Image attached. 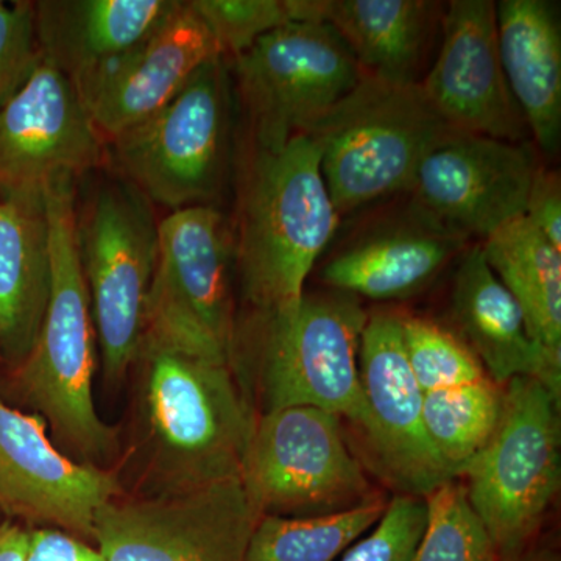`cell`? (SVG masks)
I'll list each match as a JSON object with an SVG mask.
<instances>
[{"label":"cell","mask_w":561,"mask_h":561,"mask_svg":"<svg viewBox=\"0 0 561 561\" xmlns=\"http://www.w3.org/2000/svg\"><path fill=\"white\" fill-rule=\"evenodd\" d=\"M31 531L20 524H0V561H25L28 552Z\"/></svg>","instance_id":"35"},{"label":"cell","mask_w":561,"mask_h":561,"mask_svg":"<svg viewBox=\"0 0 561 561\" xmlns=\"http://www.w3.org/2000/svg\"><path fill=\"white\" fill-rule=\"evenodd\" d=\"M435 5L426 0H289L291 22H327L348 46L362 76L394 83H419Z\"/></svg>","instance_id":"23"},{"label":"cell","mask_w":561,"mask_h":561,"mask_svg":"<svg viewBox=\"0 0 561 561\" xmlns=\"http://www.w3.org/2000/svg\"><path fill=\"white\" fill-rule=\"evenodd\" d=\"M421 83L362 76L306 133L319 150L320 171L339 216L411 192L421 161L456 133Z\"/></svg>","instance_id":"5"},{"label":"cell","mask_w":561,"mask_h":561,"mask_svg":"<svg viewBox=\"0 0 561 561\" xmlns=\"http://www.w3.org/2000/svg\"><path fill=\"white\" fill-rule=\"evenodd\" d=\"M50 286L46 192L0 195V360L16 368L31 353Z\"/></svg>","instance_id":"22"},{"label":"cell","mask_w":561,"mask_h":561,"mask_svg":"<svg viewBox=\"0 0 561 561\" xmlns=\"http://www.w3.org/2000/svg\"><path fill=\"white\" fill-rule=\"evenodd\" d=\"M43 61L33 2L0 3V108Z\"/></svg>","instance_id":"32"},{"label":"cell","mask_w":561,"mask_h":561,"mask_svg":"<svg viewBox=\"0 0 561 561\" xmlns=\"http://www.w3.org/2000/svg\"><path fill=\"white\" fill-rule=\"evenodd\" d=\"M368 313L345 291L305 294L273 309H249L236 321L230 365L254 381L261 413L317 408L367 420L359 378L360 335Z\"/></svg>","instance_id":"1"},{"label":"cell","mask_w":561,"mask_h":561,"mask_svg":"<svg viewBox=\"0 0 561 561\" xmlns=\"http://www.w3.org/2000/svg\"><path fill=\"white\" fill-rule=\"evenodd\" d=\"M339 213L306 135L279 150L254 147L239 191L234 271L249 309L300 300L305 283L337 230Z\"/></svg>","instance_id":"2"},{"label":"cell","mask_w":561,"mask_h":561,"mask_svg":"<svg viewBox=\"0 0 561 561\" xmlns=\"http://www.w3.org/2000/svg\"><path fill=\"white\" fill-rule=\"evenodd\" d=\"M559 405L537 379L505 383L496 431L460 476L501 561L526 551L559 494Z\"/></svg>","instance_id":"6"},{"label":"cell","mask_w":561,"mask_h":561,"mask_svg":"<svg viewBox=\"0 0 561 561\" xmlns=\"http://www.w3.org/2000/svg\"><path fill=\"white\" fill-rule=\"evenodd\" d=\"M405 356L423 393L489 378L472 351L435 321L401 316Z\"/></svg>","instance_id":"29"},{"label":"cell","mask_w":561,"mask_h":561,"mask_svg":"<svg viewBox=\"0 0 561 561\" xmlns=\"http://www.w3.org/2000/svg\"><path fill=\"white\" fill-rule=\"evenodd\" d=\"M140 357L158 494L241 478L257 415L231 365L150 343Z\"/></svg>","instance_id":"4"},{"label":"cell","mask_w":561,"mask_h":561,"mask_svg":"<svg viewBox=\"0 0 561 561\" xmlns=\"http://www.w3.org/2000/svg\"><path fill=\"white\" fill-rule=\"evenodd\" d=\"M524 217L561 250V184L559 172L538 165L527 197Z\"/></svg>","instance_id":"33"},{"label":"cell","mask_w":561,"mask_h":561,"mask_svg":"<svg viewBox=\"0 0 561 561\" xmlns=\"http://www.w3.org/2000/svg\"><path fill=\"white\" fill-rule=\"evenodd\" d=\"M117 493L113 472L69 459L47 437L43 416L0 398V511L92 540L95 513Z\"/></svg>","instance_id":"16"},{"label":"cell","mask_w":561,"mask_h":561,"mask_svg":"<svg viewBox=\"0 0 561 561\" xmlns=\"http://www.w3.org/2000/svg\"><path fill=\"white\" fill-rule=\"evenodd\" d=\"M426 518L424 497L398 494L378 524L350 546L339 561H412Z\"/></svg>","instance_id":"31"},{"label":"cell","mask_w":561,"mask_h":561,"mask_svg":"<svg viewBox=\"0 0 561 561\" xmlns=\"http://www.w3.org/2000/svg\"><path fill=\"white\" fill-rule=\"evenodd\" d=\"M191 7L219 44L236 58L256 41L291 22L289 0H192Z\"/></svg>","instance_id":"30"},{"label":"cell","mask_w":561,"mask_h":561,"mask_svg":"<svg viewBox=\"0 0 561 561\" xmlns=\"http://www.w3.org/2000/svg\"><path fill=\"white\" fill-rule=\"evenodd\" d=\"M424 500L426 527L412 561H501L461 479L442 483Z\"/></svg>","instance_id":"28"},{"label":"cell","mask_w":561,"mask_h":561,"mask_svg":"<svg viewBox=\"0 0 561 561\" xmlns=\"http://www.w3.org/2000/svg\"><path fill=\"white\" fill-rule=\"evenodd\" d=\"M0 3H2V0H0Z\"/></svg>","instance_id":"37"},{"label":"cell","mask_w":561,"mask_h":561,"mask_svg":"<svg viewBox=\"0 0 561 561\" xmlns=\"http://www.w3.org/2000/svg\"><path fill=\"white\" fill-rule=\"evenodd\" d=\"M50 228L51 286L35 345L20 367L18 386L61 440L87 459L102 460L116 434L95 409L98 332L77 249L76 179L46 187Z\"/></svg>","instance_id":"3"},{"label":"cell","mask_w":561,"mask_h":561,"mask_svg":"<svg viewBox=\"0 0 561 561\" xmlns=\"http://www.w3.org/2000/svg\"><path fill=\"white\" fill-rule=\"evenodd\" d=\"M467 242L411 206L408 216L368 232L332 257L323 280L332 290L375 301L405 300L440 275Z\"/></svg>","instance_id":"21"},{"label":"cell","mask_w":561,"mask_h":561,"mask_svg":"<svg viewBox=\"0 0 561 561\" xmlns=\"http://www.w3.org/2000/svg\"><path fill=\"white\" fill-rule=\"evenodd\" d=\"M234 253L224 216L210 205L160 221L157 268L144 343L230 365L236 316Z\"/></svg>","instance_id":"8"},{"label":"cell","mask_w":561,"mask_h":561,"mask_svg":"<svg viewBox=\"0 0 561 561\" xmlns=\"http://www.w3.org/2000/svg\"><path fill=\"white\" fill-rule=\"evenodd\" d=\"M241 481L261 516L319 518L379 497L346 443L342 419L317 408L257 415Z\"/></svg>","instance_id":"10"},{"label":"cell","mask_w":561,"mask_h":561,"mask_svg":"<svg viewBox=\"0 0 561 561\" xmlns=\"http://www.w3.org/2000/svg\"><path fill=\"white\" fill-rule=\"evenodd\" d=\"M106 142L72 81L41 61L0 108V195L46 192L106 160Z\"/></svg>","instance_id":"15"},{"label":"cell","mask_w":561,"mask_h":561,"mask_svg":"<svg viewBox=\"0 0 561 561\" xmlns=\"http://www.w3.org/2000/svg\"><path fill=\"white\" fill-rule=\"evenodd\" d=\"M25 561H105L99 549L58 529L32 531Z\"/></svg>","instance_id":"34"},{"label":"cell","mask_w":561,"mask_h":561,"mask_svg":"<svg viewBox=\"0 0 561 561\" xmlns=\"http://www.w3.org/2000/svg\"><path fill=\"white\" fill-rule=\"evenodd\" d=\"M507 561H561L559 552L553 551V549H526L518 556L513 557V559Z\"/></svg>","instance_id":"36"},{"label":"cell","mask_w":561,"mask_h":561,"mask_svg":"<svg viewBox=\"0 0 561 561\" xmlns=\"http://www.w3.org/2000/svg\"><path fill=\"white\" fill-rule=\"evenodd\" d=\"M387 505L376 497L353 511L319 518L261 516L243 561H337L378 524Z\"/></svg>","instance_id":"27"},{"label":"cell","mask_w":561,"mask_h":561,"mask_svg":"<svg viewBox=\"0 0 561 561\" xmlns=\"http://www.w3.org/2000/svg\"><path fill=\"white\" fill-rule=\"evenodd\" d=\"M502 401L504 387L490 378L424 393L427 437L457 479L489 445L500 423Z\"/></svg>","instance_id":"26"},{"label":"cell","mask_w":561,"mask_h":561,"mask_svg":"<svg viewBox=\"0 0 561 561\" xmlns=\"http://www.w3.org/2000/svg\"><path fill=\"white\" fill-rule=\"evenodd\" d=\"M230 106L225 58H214L164 108L106 144V151L151 203L172 213L209 205L227 169Z\"/></svg>","instance_id":"9"},{"label":"cell","mask_w":561,"mask_h":561,"mask_svg":"<svg viewBox=\"0 0 561 561\" xmlns=\"http://www.w3.org/2000/svg\"><path fill=\"white\" fill-rule=\"evenodd\" d=\"M449 316L454 334L504 387L515 378L537 379L561 394V351L546 348L527 331L522 309L486 264L481 245L461 253L454 275Z\"/></svg>","instance_id":"19"},{"label":"cell","mask_w":561,"mask_h":561,"mask_svg":"<svg viewBox=\"0 0 561 561\" xmlns=\"http://www.w3.org/2000/svg\"><path fill=\"white\" fill-rule=\"evenodd\" d=\"M502 69L527 128L541 150L556 153L561 136V31L546 0L496 3Z\"/></svg>","instance_id":"24"},{"label":"cell","mask_w":561,"mask_h":561,"mask_svg":"<svg viewBox=\"0 0 561 561\" xmlns=\"http://www.w3.org/2000/svg\"><path fill=\"white\" fill-rule=\"evenodd\" d=\"M537 169L529 142L456 131L421 161L412 205L465 241H485L524 216Z\"/></svg>","instance_id":"14"},{"label":"cell","mask_w":561,"mask_h":561,"mask_svg":"<svg viewBox=\"0 0 561 561\" xmlns=\"http://www.w3.org/2000/svg\"><path fill=\"white\" fill-rule=\"evenodd\" d=\"M261 515L241 478L142 500L114 497L95 513L105 561H243Z\"/></svg>","instance_id":"12"},{"label":"cell","mask_w":561,"mask_h":561,"mask_svg":"<svg viewBox=\"0 0 561 561\" xmlns=\"http://www.w3.org/2000/svg\"><path fill=\"white\" fill-rule=\"evenodd\" d=\"M367 420L360 427L376 471L405 496L427 497L457 479L427 437L423 398L405 356L400 313L368 316L359 345Z\"/></svg>","instance_id":"13"},{"label":"cell","mask_w":561,"mask_h":561,"mask_svg":"<svg viewBox=\"0 0 561 561\" xmlns=\"http://www.w3.org/2000/svg\"><path fill=\"white\" fill-rule=\"evenodd\" d=\"M420 83L454 130L511 142H523L529 130L502 69L490 0L449 2L440 54Z\"/></svg>","instance_id":"17"},{"label":"cell","mask_w":561,"mask_h":561,"mask_svg":"<svg viewBox=\"0 0 561 561\" xmlns=\"http://www.w3.org/2000/svg\"><path fill=\"white\" fill-rule=\"evenodd\" d=\"M224 57L213 33L190 2L149 39L103 70L79 91L108 144L149 121L214 58Z\"/></svg>","instance_id":"18"},{"label":"cell","mask_w":561,"mask_h":561,"mask_svg":"<svg viewBox=\"0 0 561 561\" xmlns=\"http://www.w3.org/2000/svg\"><path fill=\"white\" fill-rule=\"evenodd\" d=\"M176 0H41L33 2L43 60L77 91L160 31Z\"/></svg>","instance_id":"20"},{"label":"cell","mask_w":561,"mask_h":561,"mask_svg":"<svg viewBox=\"0 0 561 561\" xmlns=\"http://www.w3.org/2000/svg\"><path fill=\"white\" fill-rule=\"evenodd\" d=\"M234 61L253 146L264 150L306 135L362 77L348 46L321 21L289 22Z\"/></svg>","instance_id":"11"},{"label":"cell","mask_w":561,"mask_h":561,"mask_svg":"<svg viewBox=\"0 0 561 561\" xmlns=\"http://www.w3.org/2000/svg\"><path fill=\"white\" fill-rule=\"evenodd\" d=\"M481 249L491 271L518 302L530 337L561 351V250L524 216L502 225Z\"/></svg>","instance_id":"25"},{"label":"cell","mask_w":561,"mask_h":561,"mask_svg":"<svg viewBox=\"0 0 561 561\" xmlns=\"http://www.w3.org/2000/svg\"><path fill=\"white\" fill-rule=\"evenodd\" d=\"M77 249L90 294L103 371L119 382L139 360L160 249L151 202L127 180L105 184L77 216Z\"/></svg>","instance_id":"7"}]
</instances>
